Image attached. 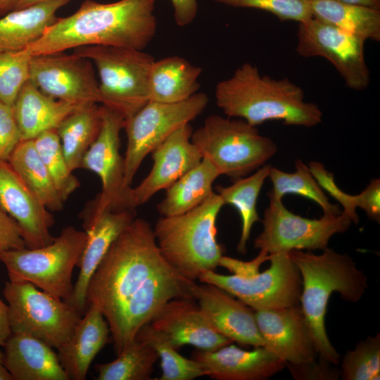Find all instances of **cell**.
Wrapping results in <instances>:
<instances>
[{
  "instance_id": "e575fe53",
  "label": "cell",
  "mask_w": 380,
  "mask_h": 380,
  "mask_svg": "<svg viewBox=\"0 0 380 380\" xmlns=\"http://www.w3.org/2000/svg\"><path fill=\"white\" fill-rule=\"evenodd\" d=\"M159 358L154 348L135 336L110 362L96 365L97 380H148Z\"/></svg>"
},
{
  "instance_id": "8fae6325",
  "label": "cell",
  "mask_w": 380,
  "mask_h": 380,
  "mask_svg": "<svg viewBox=\"0 0 380 380\" xmlns=\"http://www.w3.org/2000/svg\"><path fill=\"white\" fill-rule=\"evenodd\" d=\"M268 260L270 266L266 270L253 275H224L207 271L198 279L222 289L253 310L299 305L301 278L289 253L270 254Z\"/></svg>"
},
{
  "instance_id": "836d02e7",
  "label": "cell",
  "mask_w": 380,
  "mask_h": 380,
  "mask_svg": "<svg viewBox=\"0 0 380 380\" xmlns=\"http://www.w3.org/2000/svg\"><path fill=\"white\" fill-rule=\"evenodd\" d=\"M295 167L294 172H286L271 167L268 177L273 187L267 194L269 198L282 199L286 194H296L318 204L324 215H341V208L329 201L308 166L298 159L296 160Z\"/></svg>"
},
{
  "instance_id": "7a4b0ae2",
  "label": "cell",
  "mask_w": 380,
  "mask_h": 380,
  "mask_svg": "<svg viewBox=\"0 0 380 380\" xmlns=\"http://www.w3.org/2000/svg\"><path fill=\"white\" fill-rule=\"evenodd\" d=\"M156 0H120L101 4L84 1L78 10L58 18L26 49L32 56L103 45L144 50L153 39Z\"/></svg>"
},
{
  "instance_id": "f546056e",
  "label": "cell",
  "mask_w": 380,
  "mask_h": 380,
  "mask_svg": "<svg viewBox=\"0 0 380 380\" xmlns=\"http://www.w3.org/2000/svg\"><path fill=\"white\" fill-rule=\"evenodd\" d=\"M310 3L312 18L366 41H380V9L336 0Z\"/></svg>"
},
{
  "instance_id": "ffe728a7",
  "label": "cell",
  "mask_w": 380,
  "mask_h": 380,
  "mask_svg": "<svg viewBox=\"0 0 380 380\" xmlns=\"http://www.w3.org/2000/svg\"><path fill=\"white\" fill-rule=\"evenodd\" d=\"M136 215V208H128L106 210L81 218L87 240L77 265L80 268L78 277L66 302L82 315L87 309L86 293L92 274L112 243Z\"/></svg>"
},
{
  "instance_id": "681fc988",
  "label": "cell",
  "mask_w": 380,
  "mask_h": 380,
  "mask_svg": "<svg viewBox=\"0 0 380 380\" xmlns=\"http://www.w3.org/2000/svg\"><path fill=\"white\" fill-rule=\"evenodd\" d=\"M15 0H0V15H5L13 9Z\"/></svg>"
},
{
  "instance_id": "44dd1931",
  "label": "cell",
  "mask_w": 380,
  "mask_h": 380,
  "mask_svg": "<svg viewBox=\"0 0 380 380\" xmlns=\"http://www.w3.org/2000/svg\"><path fill=\"white\" fill-rule=\"evenodd\" d=\"M193 297L222 336L242 345L264 346L254 310L229 293L210 284H196Z\"/></svg>"
},
{
  "instance_id": "ab89813d",
  "label": "cell",
  "mask_w": 380,
  "mask_h": 380,
  "mask_svg": "<svg viewBox=\"0 0 380 380\" xmlns=\"http://www.w3.org/2000/svg\"><path fill=\"white\" fill-rule=\"evenodd\" d=\"M236 8H252L267 11L281 20L304 23L312 18L310 0H214Z\"/></svg>"
},
{
  "instance_id": "603a6c76",
  "label": "cell",
  "mask_w": 380,
  "mask_h": 380,
  "mask_svg": "<svg viewBox=\"0 0 380 380\" xmlns=\"http://www.w3.org/2000/svg\"><path fill=\"white\" fill-rule=\"evenodd\" d=\"M4 348V364L13 380H70L53 347L23 333H12Z\"/></svg>"
},
{
  "instance_id": "b9f144b4",
  "label": "cell",
  "mask_w": 380,
  "mask_h": 380,
  "mask_svg": "<svg viewBox=\"0 0 380 380\" xmlns=\"http://www.w3.org/2000/svg\"><path fill=\"white\" fill-rule=\"evenodd\" d=\"M293 378L297 380H336L341 370L335 365L320 359L299 364H286Z\"/></svg>"
},
{
  "instance_id": "f1b7e54d",
  "label": "cell",
  "mask_w": 380,
  "mask_h": 380,
  "mask_svg": "<svg viewBox=\"0 0 380 380\" xmlns=\"http://www.w3.org/2000/svg\"><path fill=\"white\" fill-rule=\"evenodd\" d=\"M102 123L101 106L82 105L56 129L70 170L81 168L83 158L98 137Z\"/></svg>"
},
{
  "instance_id": "bcb514c9",
  "label": "cell",
  "mask_w": 380,
  "mask_h": 380,
  "mask_svg": "<svg viewBox=\"0 0 380 380\" xmlns=\"http://www.w3.org/2000/svg\"><path fill=\"white\" fill-rule=\"evenodd\" d=\"M11 334L8 305L2 301L0 297V346L3 347Z\"/></svg>"
},
{
  "instance_id": "4dcf8cb0",
  "label": "cell",
  "mask_w": 380,
  "mask_h": 380,
  "mask_svg": "<svg viewBox=\"0 0 380 380\" xmlns=\"http://www.w3.org/2000/svg\"><path fill=\"white\" fill-rule=\"evenodd\" d=\"M8 162L32 194L49 211H60L64 201L42 161L34 139L22 140Z\"/></svg>"
},
{
  "instance_id": "7c38bea8",
  "label": "cell",
  "mask_w": 380,
  "mask_h": 380,
  "mask_svg": "<svg viewBox=\"0 0 380 380\" xmlns=\"http://www.w3.org/2000/svg\"><path fill=\"white\" fill-rule=\"evenodd\" d=\"M263 229L255 239L254 248L268 254L289 253L293 250H323L336 234L347 231L352 222L342 213L310 219L296 215L283 204L282 199L270 198L264 211Z\"/></svg>"
},
{
  "instance_id": "e0dca14e",
  "label": "cell",
  "mask_w": 380,
  "mask_h": 380,
  "mask_svg": "<svg viewBox=\"0 0 380 380\" xmlns=\"http://www.w3.org/2000/svg\"><path fill=\"white\" fill-rule=\"evenodd\" d=\"M264 347L285 364L312 361L317 355L300 305L254 310Z\"/></svg>"
},
{
  "instance_id": "7dc6e473",
  "label": "cell",
  "mask_w": 380,
  "mask_h": 380,
  "mask_svg": "<svg viewBox=\"0 0 380 380\" xmlns=\"http://www.w3.org/2000/svg\"><path fill=\"white\" fill-rule=\"evenodd\" d=\"M341 2L361 5L376 9H380V0H336Z\"/></svg>"
},
{
  "instance_id": "7bdbcfd3",
  "label": "cell",
  "mask_w": 380,
  "mask_h": 380,
  "mask_svg": "<svg viewBox=\"0 0 380 380\" xmlns=\"http://www.w3.org/2000/svg\"><path fill=\"white\" fill-rule=\"evenodd\" d=\"M25 247L18 224L0 208V255L7 251Z\"/></svg>"
},
{
  "instance_id": "9a60e30c",
  "label": "cell",
  "mask_w": 380,
  "mask_h": 380,
  "mask_svg": "<svg viewBox=\"0 0 380 380\" xmlns=\"http://www.w3.org/2000/svg\"><path fill=\"white\" fill-rule=\"evenodd\" d=\"M30 80L41 91L58 100L80 105L101 101L91 61L74 53L33 56Z\"/></svg>"
},
{
  "instance_id": "30bf717a",
  "label": "cell",
  "mask_w": 380,
  "mask_h": 380,
  "mask_svg": "<svg viewBox=\"0 0 380 380\" xmlns=\"http://www.w3.org/2000/svg\"><path fill=\"white\" fill-rule=\"evenodd\" d=\"M208 101L204 93H196L183 101L172 103L148 101L125 120V186H131L143 160L175 130L196 118Z\"/></svg>"
},
{
  "instance_id": "484cf974",
  "label": "cell",
  "mask_w": 380,
  "mask_h": 380,
  "mask_svg": "<svg viewBox=\"0 0 380 380\" xmlns=\"http://www.w3.org/2000/svg\"><path fill=\"white\" fill-rule=\"evenodd\" d=\"M70 0L43 1L14 10L0 18V52L27 49L53 24L57 11Z\"/></svg>"
},
{
  "instance_id": "d6a6232c",
  "label": "cell",
  "mask_w": 380,
  "mask_h": 380,
  "mask_svg": "<svg viewBox=\"0 0 380 380\" xmlns=\"http://www.w3.org/2000/svg\"><path fill=\"white\" fill-rule=\"evenodd\" d=\"M310 172L321 188L332 196L343 207L342 213L352 222L357 224L359 216L356 208L362 209L367 217L380 222V179H373L367 187L357 195H350L341 190L336 184L333 173L317 161L308 163Z\"/></svg>"
},
{
  "instance_id": "d4e9b609",
  "label": "cell",
  "mask_w": 380,
  "mask_h": 380,
  "mask_svg": "<svg viewBox=\"0 0 380 380\" xmlns=\"http://www.w3.org/2000/svg\"><path fill=\"white\" fill-rule=\"evenodd\" d=\"M81 106L49 96L29 80L22 87L12 106L21 141L34 139L45 131L56 129L69 114Z\"/></svg>"
},
{
  "instance_id": "8992f818",
  "label": "cell",
  "mask_w": 380,
  "mask_h": 380,
  "mask_svg": "<svg viewBox=\"0 0 380 380\" xmlns=\"http://www.w3.org/2000/svg\"><path fill=\"white\" fill-rule=\"evenodd\" d=\"M191 140L220 175L233 180L258 170L277 152V144L260 134L257 127L215 114L193 132Z\"/></svg>"
},
{
  "instance_id": "4fadbf2b",
  "label": "cell",
  "mask_w": 380,
  "mask_h": 380,
  "mask_svg": "<svg viewBox=\"0 0 380 380\" xmlns=\"http://www.w3.org/2000/svg\"><path fill=\"white\" fill-rule=\"evenodd\" d=\"M102 123L99 134L85 153L81 168L96 174L101 191L81 212V218L106 210L132 208L129 205L130 188L125 186L124 158L120 154V133L125 118L117 111L101 106Z\"/></svg>"
},
{
  "instance_id": "f907efd6",
  "label": "cell",
  "mask_w": 380,
  "mask_h": 380,
  "mask_svg": "<svg viewBox=\"0 0 380 380\" xmlns=\"http://www.w3.org/2000/svg\"><path fill=\"white\" fill-rule=\"evenodd\" d=\"M0 380H13L4 364V353L0 350Z\"/></svg>"
},
{
  "instance_id": "f35d334b",
  "label": "cell",
  "mask_w": 380,
  "mask_h": 380,
  "mask_svg": "<svg viewBox=\"0 0 380 380\" xmlns=\"http://www.w3.org/2000/svg\"><path fill=\"white\" fill-rule=\"evenodd\" d=\"M32 57L26 49L0 52V101L13 106L22 87L30 80Z\"/></svg>"
},
{
  "instance_id": "8d00e7d4",
  "label": "cell",
  "mask_w": 380,
  "mask_h": 380,
  "mask_svg": "<svg viewBox=\"0 0 380 380\" xmlns=\"http://www.w3.org/2000/svg\"><path fill=\"white\" fill-rule=\"evenodd\" d=\"M34 142L55 186L65 201L80 183L67 164L56 129L42 132L34 139Z\"/></svg>"
},
{
  "instance_id": "5bb4252c",
  "label": "cell",
  "mask_w": 380,
  "mask_h": 380,
  "mask_svg": "<svg viewBox=\"0 0 380 380\" xmlns=\"http://www.w3.org/2000/svg\"><path fill=\"white\" fill-rule=\"evenodd\" d=\"M366 40L316 18L299 23L296 51L303 57H322L330 61L346 86L366 89L370 81L365 56Z\"/></svg>"
},
{
  "instance_id": "c3c4849f",
  "label": "cell",
  "mask_w": 380,
  "mask_h": 380,
  "mask_svg": "<svg viewBox=\"0 0 380 380\" xmlns=\"http://www.w3.org/2000/svg\"><path fill=\"white\" fill-rule=\"evenodd\" d=\"M47 1L52 0H15L13 11L24 8L35 4Z\"/></svg>"
},
{
  "instance_id": "83f0119b",
  "label": "cell",
  "mask_w": 380,
  "mask_h": 380,
  "mask_svg": "<svg viewBox=\"0 0 380 380\" xmlns=\"http://www.w3.org/2000/svg\"><path fill=\"white\" fill-rule=\"evenodd\" d=\"M220 176L206 158L165 189L163 199L157 205L161 216H173L188 212L203 203L213 192V185Z\"/></svg>"
},
{
  "instance_id": "ba28073f",
  "label": "cell",
  "mask_w": 380,
  "mask_h": 380,
  "mask_svg": "<svg viewBox=\"0 0 380 380\" xmlns=\"http://www.w3.org/2000/svg\"><path fill=\"white\" fill-rule=\"evenodd\" d=\"M74 53L94 62L100 82L101 103L127 120L148 101V79L155 61L143 50L92 45L73 49Z\"/></svg>"
},
{
  "instance_id": "cb8c5ba5",
  "label": "cell",
  "mask_w": 380,
  "mask_h": 380,
  "mask_svg": "<svg viewBox=\"0 0 380 380\" xmlns=\"http://www.w3.org/2000/svg\"><path fill=\"white\" fill-rule=\"evenodd\" d=\"M108 324L94 305L87 307L70 338L58 349L59 362L69 379L84 380L90 365L110 341Z\"/></svg>"
},
{
  "instance_id": "60d3db41",
  "label": "cell",
  "mask_w": 380,
  "mask_h": 380,
  "mask_svg": "<svg viewBox=\"0 0 380 380\" xmlns=\"http://www.w3.org/2000/svg\"><path fill=\"white\" fill-rule=\"evenodd\" d=\"M20 141L12 106L0 101V160L8 161Z\"/></svg>"
},
{
  "instance_id": "52a82bcc",
  "label": "cell",
  "mask_w": 380,
  "mask_h": 380,
  "mask_svg": "<svg viewBox=\"0 0 380 380\" xmlns=\"http://www.w3.org/2000/svg\"><path fill=\"white\" fill-rule=\"evenodd\" d=\"M86 240L85 231L68 226L51 243L7 251L0 255V260L7 270L9 281L30 282L66 301L73 291L72 271L77 267Z\"/></svg>"
},
{
  "instance_id": "5b68a950",
  "label": "cell",
  "mask_w": 380,
  "mask_h": 380,
  "mask_svg": "<svg viewBox=\"0 0 380 380\" xmlns=\"http://www.w3.org/2000/svg\"><path fill=\"white\" fill-rule=\"evenodd\" d=\"M224 205L213 191L203 203L188 212L161 216L153 228L162 255L191 280L205 272L215 271L223 255V248L216 238V220Z\"/></svg>"
},
{
  "instance_id": "3957f363",
  "label": "cell",
  "mask_w": 380,
  "mask_h": 380,
  "mask_svg": "<svg viewBox=\"0 0 380 380\" xmlns=\"http://www.w3.org/2000/svg\"><path fill=\"white\" fill-rule=\"evenodd\" d=\"M217 106L229 118H239L257 127L269 120L286 125L312 127L322 121L319 106L305 101L303 90L289 78L262 75L246 63L215 87Z\"/></svg>"
},
{
  "instance_id": "2e32d148",
  "label": "cell",
  "mask_w": 380,
  "mask_h": 380,
  "mask_svg": "<svg viewBox=\"0 0 380 380\" xmlns=\"http://www.w3.org/2000/svg\"><path fill=\"white\" fill-rule=\"evenodd\" d=\"M192 133L190 123L182 125L151 152L153 163L150 172L139 184L130 188V208L146 203L201 161L203 158L191 140Z\"/></svg>"
},
{
  "instance_id": "d6986e66",
  "label": "cell",
  "mask_w": 380,
  "mask_h": 380,
  "mask_svg": "<svg viewBox=\"0 0 380 380\" xmlns=\"http://www.w3.org/2000/svg\"><path fill=\"white\" fill-rule=\"evenodd\" d=\"M150 324L177 350L191 345L198 350L212 351L232 343L217 331L193 298L169 300Z\"/></svg>"
},
{
  "instance_id": "f6af8a7d",
  "label": "cell",
  "mask_w": 380,
  "mask_h": 380,
  "mask_svg": "<svg viewBox=\"0 0 380 380\" xmlns=\"http://www.w3.org/2000/svg\"><path fill=\"white\" fill-rule=\"evenodd\" d=\"M170 1L174 8L175 22L179 26H186L194 20L198 10L196 0Z\"/></svg>"
},
{
  "instance_id": "ac0fdd59",
  "label": "cell",
  "mask_w": 380,
  "mask_h": 380,
  "mask_svg": "<svg viewBox=\"0 0 380 380\" xmlns=\"http://www.w3.org/2000/svg\"><path fill=\"white\" fill-rule=\"evenodd\" d=\"M0 208L16 221L27 248L51 243L54 217L6 160H0Z\"/></svg>"
},
{
  "instance_id": "6da1fadb",
  "label": "cell",
  "mask_w": 380,
  "mask_h": 380,
  "mask_svg": "<svg viewBox=\"0 0 380 380\" xmlns=\"http://www.w3.org/2000/svg\"><path fill=\"white\" fill-rule=\"evenodd\" d=\"M196 284L164 258L149 222L135 217L92 274L86 300L107 321L118 355L169 300L194 298Z\"/></svg>"
},
{
  "instance_id": "1f68e13d",
  "label": "cell",
  "mask_w": 380,
  "mask_h": 380,
  "mask_svg": "<svg viewBox=\"0 0 380 380\" xmlns=\"http://www.w3.org/2000/svg\"><path fill=\"white\" fill-rule=\"evenodd\" d=\"M271 167L270 164H265L251 175L234 180V183L230 186H215V192L220 196L224 205H233L239 213L241 232L237 251L241 254L246 252V245L253 226L260 221L257 201L264 182L269 176Z\"/></svg>"
},
{
  "instance_id": "7402d4cb",
  "label": "cell",
  "mask_w": 380,
  "mask_h": 380,
  "mask_svg": "<svg viewBox=\"0 0 380 380\" xmlns=\"http://www.w3.org/2000/svg\"><path fill=\"white\" fill-rule=\"evenodd\" d=\"M206 376L217 380H264L281 372L286 364L264 346L245 350L231 343L212 351L197 350Z\"/></svg>"
},
{
  "instance_id": "74e56055",
  "label": "cell",
  "mask_w": 380,
  "mask_h": 380,
  "mask_svg": "<svg viewBox=\"0 0 380 380\" xmlns=\"http://www.w3.org/2000/svg\"><path fill=\"white\" fill-rule=\"evenodd\" d=\"M380 334L368 336L348 350L341 363L343 380H376L380 378Z\"/></svg>"
},
{
  "instance_id": "277c9868",
  "label": "cell",
  "mask_w": 380,
  "mask_h": 380,
  "mask_svg": "<svg viewBox=\"0 0 380 380\" xmlns=\"http://www.w3.org/2000/svg\"><path fill=\"white\" fill-rule=\"evenodd\" d=\"M301 278L300 305L320 359L337 365L340 355L329 341L325 315L331 295L339 293L348 302L356 303L368 287L367 277L353 258L327 247L321 254L293 250L289 253Z\"/></svg>"
},
{
  "instance_id": "9c48e42d",
  "label": "cell",
  "mask_w": 380,
  "mask_h": 380,
  "mask_svg": "<svg viewBox=\"0 0 380 380\" xmlns=\"http://www.w3.org/2000/svg\"><path fill=\"white\" fill-rule=\"evenodd\" d=\"M3 293L11 332L29 334L53 348L70 338L82 316L66 301L28 281H7Z\"/></svg>"
},
{
  "instance_id": "ee69618b",
  "label": "cell",
  "mask_w": 380,
  "mask_h": 380,
  "mask_svg": "<svg viewBox=\"0 0 380 380\" xmlns=\"http://www.w3.org/2000/svg\"><path fill=\"white\" fill-rule=\"evenodd\" d=\"M258 255L251 261H242L222 255L218 266H222L232 272L234 275L247 277L260 272V265L268 260L270 254L265 250H260Z\"/></svg>"
},
{
  "instance_id": "d590c367",
  "label": "cell",
  "mask_w": 380,
  "mask_h": 380,
  "mask_svg": "<svg viewBox=\"0 0 380 380\" xmlns=\"http://www.w3.org/2000/svg\"><path fill=\"white\" fill-rule=\"evenodd\" d=\"M137 337L151 345L160 358L162 375L160 380H191L206 376L201 364L181 355L167 338L150 323L141 327Z\"/></svg>"
},
{
  "instance_id": "4316f807",
  "label": "cell",
  "mask_w": 380,
  "mask_h": 380,
  "mask_svg": "<svg viewBox=\"0 0 380 380\" xmlns=\"http://www.w3.org/2000/svg\"><path fill=\"white\" fill-rule=\"evenodd\" d=\"M202 69L174 56L154 61L148 79L149 101L172 103L183 101L200 88Z\"/></svg>"
}]
</instances>
